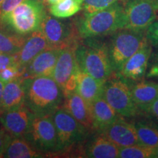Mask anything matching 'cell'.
I'll list each match as a JSON object with an SVG mask.
<instances>
[{
  "instance_id": "cell-1",
  "label": "cell",
  "mask_w": 158,
  "mask_h": 158,
  "mask_svg": "<svg viewBox=\"0 0 158 158\" xmlns=\"http://www.w3.org/2000/svg\"><path fill=\"white\" fill-rule=\"evenodd\" d=\"M24 106L36 117L52 116L64 100L63 92L51 76L24 77Z\"/></svg>"
},
{
  "instance_id": "cell-2",
  "label": "cell",
  "mask_w": 158,
  "mask_h": 158,
  "mask_svg": "<svg viewBox=\"0 0 158 158\" xmlns=\"http://www.w3.org/2000/svg\"><path fill=\"white\" fill-rule=\"evenodd\" d=\"M76 60L80 70L106 82L114 73L108 44L97 37L81 39L77 45Z\"/></svg>"
},
{
  "instance_id": "cell-3",
  "label": "cell",
  "mask_w": 158,
  "mask_h": 158,
  "mask_svg": "<svg viewBox=\"0 0 158 158\" xmlns=\"http://www.w3.org/2000/svg\"><path fill=\"white\" fill-rule=\"evenodd\" d=\"M81 39L107 36L124 29L122 2L90 14H84L76 23Z\"/></svg>"
},
{
  "instance_id": "cell-4",
  "label": "cell",
  "mask_w": 158,
  "mask_h": 158,
  "mask_svg": "<svg viewBox=\"0 0 158 158\" xmlns=\"http://www.w3.org/2000/svg\"><path fill=\"white\" fill-rule=\"evenodd\" d=\"M46 14L42 2L23 0L15 9L0 18V24L11 32L27 36L40 29Z\"/></svg>"
},
{
  "instance_id": "cell-5",
  "label": "cell",
  "mask_w": 158,
  "mask_h": 158,
  "mask_svg": "<svg viewBox=\"0 0 158 158\" xmlns=\"http://www.w3.org/2000/svg\"><path fill=\"white\" fill-rule=\"evenodd\" d=\"M108 44V51L114 73H118L127 59L147 44L146 31L119 29L112 33Z\"/></svg>"
},
{
  "instance_id": "cell-6",
  "label": "cell",
  "mask_w": 158,
  "mask_h": 158,
  "mask_svg": "<svg viewBox=\"0 0 158 158\" xmlns=\"http://www.w3.org/2000/svg\"><path fill=\"white\" fill-rule=\"evenodd\" d=\"M102 98L123 117H135L140 114L133 100L129 80L116 73H114L105 82Z\"/></svg>"
},
{
  "instance_id": "cell-7",
  "label": "cell",
  "mask_w": 158,
  "mask_h": 158,
  "mask_svg": "<svg viewBox=\"0 0 158 158\" xmlns=\"http://www.w3.org/2000/svg\"><path fill=\"white\" fill-rule=\"evenodd\" d=\"M24 138L43 155L61 152L59 138L52 116H35L29 132Z\"/></svg>"
},
{
  "instance_id": "cell-8",
  "label": "cell",
  "mask_w": 158,
  "mask_h": 158,
  "mask_svg": "<svg viewBox=\"0 0 158 158\" xmlns=\"http://www.w3.org/2000/svg\"><path fill=\"white\" fill-rule=\"evenodd\" d=\"M48 41L49 46L62 49L76 45L81 40L76 23L63 21L46 14L40 29Z\"/></svg>"
},
{
  "instance_id": "cell-9",
  "label": "cell",
  "mask_w": 158,
  "mask_h": 158,
  "mask_svg": "<svg viewBox=\"0 0 158 158\" xmlns=\"http://www.w3.org/2000/svg\"><path fill=\"white\" fill-rule=\"evenodd\" d=\"M78 44L61 49L52 75V78L62 89L64 96L75 92L76 89L77 76L80 70L76 55Z\"/></svg>"
},
{
  "instance_id": "cell-10",
  "label": "cell",
  "mask_w": 158,
  "mask_h": 158,
  "mask_svg": "<svg viewBox=\"0 0 158 158\" xmlns=\"http://www.w3.org/2000/svg\"><path fill=\"white\" fill-rule=\"evenodd\" d=\"M51 116L56 130L61 151L70 149L87 137L89 130L62 108H58Z\"/></svg>"
},
{
  "instance_id": "cell-11",
  "label": "cell",
  "mask_w": 158,
  "mask_h": 158,
  "mask_svg": "<svg viewBox=\"0 0 158 158\" xmlns=\"http://www.w3.org/2000/svg\"><path fill=\"white\" fill-rule=\"evenodd\" d=\"M124 29L146 31L157 19V10L149 0H124Z\"/></svg>"
},
{
  "instance_id": "cell-12",
  "label": "cell",
  "mask_w": 158,
  "mask_h": 158,
  "mask_svg": "<svg viewBox=\"0 0 158 158\" xmlns=\"http://www.w3.org/2000/svg\"><path fill=\"white\" fill-rule=\"evenodd\" d=\"M35 115L25 106L0 114L3 128L12 136L24 137L30 129Z\"/></svg>"
},
{
  "instance_id": "cell-13",
  "label": "cell",
  "mask_w": 158,
  "mask_h": 158,
  "mask_svg": "<svg viewBox=\"0 0 158 158\" xmlns=\"http://www.w3.org/2000/svg\"><path fill=\"white\" fill-rule=\"evenodd\" d=\"M152 52V45L147 43L130 57L116 73L127 80L141 81L147 73Z\"/></svg>"
},
{
  "instance_id": "cell-14",
  "label": "cell",
  "mask_w": 158,
  "mask_h": 158,
  "mask_svg": "<svg viewBox=\"0 0 158 158\" xmlns=\"http://www.w3.org/2000/svg\"><path fill=\"white\" fill-rule=\"evenodd\" d=\"M100 133L118 147L139 144L133 122L126 121L122 116Z\"/></svg>"
},
{
  "instance_id": "cell-15",
  "label": "cell",
  "mask_w": 158,
  "mask_h": 158,
  "mask_svg": "<svg viewBox=\"0 0 158 158\" xmlns=\"http://www.w3.org/2000/svg\"><path fill=\"white\" fill-rule=\"evenodd\" d=\"M61 49L49 48L37 54L25 68L23 77H52Z\"/></svg>"
},
{
  "instance_id": "cell-16",
  "label": "cell",
  "mask_w": 158,
  "mask_h": 158,
  "mask_svg": "<svg viewBox=\"0 0 158 158\" xmlns=\"http://www.w3.org/2000/svg\"><path fill=\"white\" fill-rule=\"evenodd\" d=\"M78 122L89 130L93 129V118L90 104H89L76 91L64 96L62 107Z\"/></svg>"
},
{
  "instance_id": "cell-17",
  "label": "cell",
  "mask_w": 158,
  "mask_h": 158,
  "mask_svg": "<svg viewBox=\"0 0 158 158\" xmlns=\"http://www.w3.org/2000/svg\"><path fill=\"white\" fill-rule=\"evenodd\" d=\"M49 44L40 29L33 31L27 35L21 50L15 54L18 64L25 71V68L31 61L42 52L45 49L49 48Z\"/></svg>"
},
{
  "instance_id": "cell-18",
  "label": "cell",
  "mask_w": 158,
  "mask_h": 158,
  "mask_svg": "<svg viewBox=\"0 0 158 158\" xmlns=\"http://www.w3.org/2000/svg\"><path fill=\"white\" fill-rule=\"evenodd\" d=\"M24 77L21 76L5 84L0 104V114L24 106Z\"/></svg>"
},
{
  "instance_id": "cell-19",
  "label": "cell",
  "mask_w": 158,
  "mask_h": 158,
  "mask_svg": "<svg viewBox=\"0 0 158 158\" xmlns=\"http://www.w3.org/2000/svg\"><path fill=\"white\" fill-rule=\"evenodd\" d=\"M118 152L119 147L100 133L86 144L84 155L90 158H116Z\"/></svg>"
},
{
  "instance_id": "cell-20",
  "label": "cell",
  "mask_w": 158,
  "mask_h": 158,
  "mask_svg": "<svg viewBox=\"0 0 158 158\" xmlns=\"http://www.w3.org/2000/svg\"><path fill=\"white\" fill-rule=\"evenodd\" d=\"M90 106L94 130L102 131L120 116L102 97L92 102Z\"/></svg>"
},
{
  "instance_id": "cell-21",
  "label": "cell",
  "mask_w": 158,
  "mask_h": 158,
  "mask_svg": "<svg viewBox=\"0 0 158 158\" xmlns=\"http://www.w3.org/2000/svg\"><path fill=\"white\" fill-rule=\"evenodd\" d=\"M104 84L105 82L80 70L77 76L76 91L89 104H91L98 98L102 97Z\"/></svg>"
},
{
  "instance_id": "cell-22",
  "label": "cell",
  "mask_w": 158,
  "mask_h": 158,
  "mask_svg": "<svg viewBox=\"0 0 158 158\" xmlns=\"http://www.w3.org/2000/svg\"><path fill=\"white\" fill-rule=\"evenodd\" d=\"M42 153L37 151L24 137L12 136L6 148L3 157L34 158L43 157Z\"/></svg>"
},
{
  "instance_id": "cell-23",
  "label": "cell",
  "mask_w": 158,
  "mask_h": 158,
  "mask_svg": "<svg viewBox=\"0 0 158 158\" xmlns=\"http://www.w3.org/2000/svg\"><path fill=\"white\" fill-rule=\"evenodd\" d=\"M132 94L140 111L158 98V82L139 81L132 86Z\"/></svg>"
},
{
  "instance_id": "cell-24",
  "label": "cell",
  "mask_w": 158,
  "mask_h": 158,
  "mask_svg": "<svg viewBox=\"0 0 158 158\" xmlns=\"http://www.w3.org/2000/svg\"><path fill=\"white\" fill-rule=\"evenodd\" d=\"M138 135V143L150 147L158 146V127L152 122L137 120L133 122Z\"/></svg>"
},
{
  "instance_id": "cell-25",
  "label": "cell",
  "mask_w": 158,
  "mask_h": 158,
  "mask_svg": "<svg viewBox=\"0 0 158 158\" xmlns=\"http://www.w3.org/2000/svg\"><path fill=\"white\" fill-rule=\"evenodd\" d=\"M27 36H21L11 32L0 24V53L16 54L21 50Z\"/></svg>"
},
{
  "instance_id": "cell-26",
  "label": "cell",
  "mask_w": 158,
  "mask_h": 158,
  "mask_svg": "<svg viewBox=\"0 0 158 158\" xmlns=\"http://www.w3.org/2000/svg\"><path fill=\"white\" fill-rule=\"evenodd\" d=\"M84 0H62L51 5L49 11L51 15L59 19H66L76 14L82 9Z\"/></svg>"
},
{
  "instance_id": "cell-27",
  "label": "cell",
  "mask_w": 158,
  "mask_h": 158,
  "mask_svg": "<svg viewBox=\"0 0 158 158\" xmlns=\"http://www.w3.org/2000/svg\"><path fill=\"white\" fill-rule=\"evenodd\" d=\"M155 148L141 144L119 147L118 157L121 158H154Z\"/></svg>"
},
{
  "instance_id": "cell-28",
  "label": "cell",
  "mask_w": 158,
  "mask_h": 158,
  "mask_svg": "<svg viewBox=\"0 0 158 158\" xmlns=\"http://www.w3.org/2000/svg\"><path fill=\"white\" fill-rule=\"evenodd\" d=\"M124 0H84L83 9L84 10V14H90L94 12L106 9L114 4Z\"/></svg>"
},
{
  "instance_id": "cell-29",
  "label": "cell",
  "mask_w": 158,
  "mask_h": 158,
  "mask_svg": "<svg viewBox=\"0 0 158 158\" xmlns=\"http://www.w3.org/2000/svg\"><path fill=\"white\" fill-rule=\"evenodd\" d=\"M24 70L18 64L17 62L6 67L0 72V80L7 84L19 77L23 76Z\"/></svg>"
},
{
  "instance_id": "cell-30",
  "label": "cell",
  "mask_w": 158,
  "mask_h": 158,
  "mask_svg": "<svg viewBox=\"0 0 158 158\" xmlns=\"http://www.w3.org/2000/svg\"><path fill=\"white\" fill-rule=\"evenodd\" d=\"M153 47H155L156 49L152 52L146 76L147 78L158 79V45Z\"/></svg>"
},
{
  "instance_id": "cell-31",
  "label": "cell",
  "mask_w": 158,
  "mask_h": 158,
  "mask_svg": "<svg viewBox=\"0 0 158 158\" xmlns=\"http://www.w3.org/2000/svg\"><path fill=\"white\" fill-rule=\"evenodd\" d=\"M146 36L150 45L156 46L158 45V20L156 19L146 31Z\"/></svg>"
},
{
  "instance_id": "cell-32",
  "label": "cell",
  "mask_w": 158,
  "mask_h": 158,
  "mask_svg": "<svg viewBox=\"0 0 158 158\" xmlns=\"http://www.w3.org/2000/svg\"><path fill=\"white\" fill-rule=\"evenodd\" d=\"M23 0H4L0 7V18L15 9Z\"/></svg>"
},
{
  "instance_id": "cell-33",
  "label": "cell",
  "mask_w": 158,
  "mask_h": 158,
  "mask_svg": "<svg viewBox=\"0 0 158 158\" xmlns=\"http://www.w3.org/2000/svg\"><path fill=\"white\" fill-rule=\"evenodd\" d=\"M146 114L150 117L155 118L158 120V98H156L151 103L140 110V114Z\"/></svg>"
},
{
  "instance_id": "cell-34",
  "label": "cell",
  "mask_w": 158,
  "mask_h": 158,
  "mask_svg": "<svg viewBox=\"0 0 158 158\" xmlns=\"http://www.w3.org/2000/svg\"><path fill=\"white\" fill-rule=\"evenodd\" d=\"M12 135L4 129H0V157H3L6 148L7 147Z\"/></svg>"
},
{
  "instance_id": "cell-35",
  "label": "cell",
  "mask_w": 158,
  "mask_h": 158,
  "mask_svg": "<svg viewBox=\"0 0 158 158\" xmlns=\"http://www.w3.org/2000/svg\"><path fill=\"white\" fill-rule=\"evenodd\" d=\"M16 62L15 55L0 53V72L5 69L6 67Z\"/></svg>"
},
{
  "instance_id": "cell-36",
  "label": "cell",
  "mask_w": 158,
  "mask_h": 158,
  "mask_svg": "<svg viewBox=\"0 0 158 158\" xmlns=\"http://www.w3.org/2000/svg\"><path fill=\"white\" fill-rule=\"evenodd\" d=\"M5 83H4L2 81L0 80V104H1L2 98L3 89H4V87H5Z\"/></svg>"
},
{
  "instance_id": "cell-37",
  "label": "cell",
  "mask_w": 158,
  "mask_h": 158,
  "mask_svg": "<svg viewBox=\"0 0 158 158\" xmlns=\"http://www.w3.org/2000/svg\"><path fill=\"white\" fill-rule=\"evenodd\" d=\"M61 1H62V0H45L44 3L51 5H54V4L56 3H58Z\"/></svg>"
},
{
  "instance_id": "cell-38",
  "label": "cell",
  "mask_w": 158,
  "mask_h": 158,
  "mask_svg": "<svg viewBox=\"0 0 158 158\" xmlns=\"http://www.w3.org/2000/svg\"><path fill=\"white\" fill-rule=\"evenodd\" d=\"M149 1L152 4L156 10H158V0H149Z\"/></svg>"
},
{
  "instance_id": "cell-39",
  "label": "cell",
  "mask_w": 158,
  "mask_h": 158,
  "mask_svg": "<svg viewBox=\"0 0 158 158\" xmlns=\"http://www.w3.org/2000/svg\"><path fill=\"white\" fill-rule=\"evenodd\" d=\"M154 158H158V146L155 147V155H154Z\"/></svg>"
},
{
  "instance_id": "cell-40",
  "label": "cell",
  "mask_w": 158,
  "mask_h": 158,
  "mask_svg": "<svg viewBox=\"0 0 158 158\" xmlns=\"http://www.w3.org/2000/svg\"><path fill=\"white\" fill-rule=\"evenodd\" d=\"M3 2H4V0H0V7H1V6H2V4Z\"/></svg>"
},
{
  "instance_id": "cell-41",
  "label": "cell",
  "mask_w": 158,
  "mask_h": 158,
  "mask_svg": "<svg viewBox=\"0 0 158 158\" xmlns=\"http://www.w3.org/2000/svg\"><path fill=\"white\" fill-rule=\"evenodd\" d=\"M38 1H40V2H42L44 3V1H45V0H38Z\"/></svg>"
},
{
  "instance_id": "cell-42",
  "label": "cell",
  "mask_w": 158,
  "mask_h": 158,
  "mask_svg": "<svg viewBox=\"0 0 158 158\" xmlns=\"http://www.w3.org/2000/svg\"><path fill=\"white\" fill-rule=\"evenodd\" d=\"M157 19H158V10H157Z\"/></svg>"
}]
</instances>
